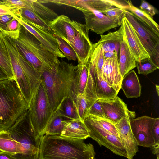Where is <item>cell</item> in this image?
Here are the masks:
<instances>
[{
	"label": "cell",
	"instance_id": "1",
	"mask_svg": "<svg viewBox=\"0 0 159 159\" xmlns=\"http://www.w3.org/2000/svg\"><path fill=\"white\" fill-rule=\"evenodd\" d=\"M78 69V64L75 66L62 61L55 70L44 72L41 75L54 114L67 98H71L76 105L75 87Z\"/></svg>",
	"mask_w": 159,
	"mask_h": 159
},
{
	"label": "cell",
	"instance_id": "2",
	"mask_svg": "<svg viewBox=\"0 0 159 159\" xmlns=\"http://www.w3.org/2000/svg\"><path fill=\"white\" fill-rule=\"evenodd\" d=\"M84 140L45 134L38 159H96L93 145Z\"/></svg>",
	"mask_w": 159,
	"mask_h": 159
},
{
	"label": "cell",
	"instance_id": "3",
	"mask_svg": "<svg viewBox=\"0 0 159 159\" xmlns=\"http://www.w3.org/2000/svg\"><path fill=\"white\" fill-rule=\"evenodd\" d=\"M29 107L16 80H0V130L7 129Z\"/></svg>",
	"mask_w": 159,
	"mask_h": 159
},
{
	"label": "cell",
	"instance_id": "4",
	"mask_svg": "<svg viewBox=\"0 0 159 159\" xmlns=\"http://www.w3.org/2000/svg\"><path fill=\"white\" fill-rule=\"evenodd\" d=\"M7 130L17 145L16 153L11 156L13 159H38L42 137L35 132L28 109Z\"/></svg>",
	"mask_w": 159,
	"mask_h": 159
},
{
	"label": "cell",
	"instance_id": "5",
	"mask_svg": "<svg viewBox=\"0 0 159 159\" xmlns=\"http://www.w3.org/2000/svg\"><path fill=\"white\" fill-rule=\"evenodd\" d=\"M27 48L32 61V66L40 76L45 71L55 70L60 61L46 50L40 42L21 25L17 38Z\"/></svg>",
	"mask_w": 159,
	"mask_h": 159
},
{
	"label": "cell",
	"instance_id": "6",
	"mask_svg": "<svg viewBox=\"0 0 159 159\" xmlns=\"http://www.w3.org/2000/svg\"><path fill=\"white\" fill-rule=\"evenodd\" d=\"M28 111L35 133L38 136L43 137L54 113L41 80L31 99Z\"/></svg>",
	"mask_w": 159,
	"mask_h": 159
},
{
	"label": "cell",
	"instance_id": "7",
	"mask_svg": "<svg viewBox=\"0 0 159 159\" xmlns=\"http://www.w3.org/2000/svg\"><path fill=\"white\" fill-rule=\"evenodd\" d=\"M125 16L134 28L153 62L159 67V33L127 10L125 11Z\"/></svg>",
	"mask_w": 159,
	"mask_h": 159
},
{
	"label": "cell",
	"instance_id": "8",
	"mask_svg": "<svg viewBox=\"0 0 159 159\" xmlns=\"http://www.w3.org/2000/svg\"><path fill=\"white\" fill-rule=\"evenodd\" d=\"M83 122L88 131L89 137L100 146H103L114 153L128 159L127 152L120 138L105 130L88 114Z\"/></svg>",
	"mask_w": 159,
	"mask_h": 159
},
{
	"label": "cell",
	"instance_id": "9",
	"mask_svg": "<svg viewBox=\"0 0 159 159\" xmlns=\"http://www.w3.org/2000/svg\"><path fill=\"white\" fill-rule=\"evenodd\" d=\"M10 58L16 81L29 107L34 96L29 81L19 62L15 53V48L8 36H3Z\"/></svg>",
	"mask_w": 159,
	"mask_h": 159
},
{
	"label": "cell",
	"instance_id": "10",
	"mask_svg": "<svg viewBox=\"0 0 159 159\" xmlns=\"http://www.w3.org/2000/svg\"><path fill=\"white\" fill-rule=\"evenodd\" d=\"M84 15L85 25L88 30L102 35L111 29L119 26L118 22L97 11L87 8H80Z\"/></svg>",
	"mask_w": 159,
	"mask_h": 159
},
{
	"label": "cell",
	"instance_id": "11",
	"mask_svg": "<svg viewBox=\"0 0 159 159\" xmlns=\"http://www.w3.org/2000/svg\"><path fill=\"white\" fill-rule=\"evenodd\" d=\"M155 120L143 116L130 120L132 131L138 146L150 148L154 144L152 130Z\"/></svg>",
	"mask_w": 159,
	"mask_h": 159
},
{
	"label": "cell",
	"instance_id": "12",
	"mask_svg": "<svg viewBox=\"0 0 159 159\" xmlns=\"http://www.w3.org/2000/svg\"><path fill=\"white\" fill-rule=\"evenodd\" d=\"M17 19L37 39L46 50L58 58L65 57L58 48V42L54 35L21 17Z\"/></svg>",
	"mask_w": 159,
	"mask_h": 159
},
{
	"label": "cell",
	"instance_id": "13",
	"mask_svg": "<svg viewBox=\"0 0 159 159\" xmlns=\"http://www.w3.org/2000/svg\"><path fill=\"white\" fill-rule=\"evenodd\" d=\"M52 2L77 9L80 8H89L101 12L114 6L126 10L127 5L126 2L124 3L119 1L112 0H53Z\"/></svg>",
	"mask_w": 159,
	"mask_h": 159
},
{
	"label": "cell",
	"instance_id": "14",
	"mask_svg": "<svg viewBox=\"0 0 159 159\" xmlns=\"http://www.w3.org/2000/svg\"><path fill=\"white\" fill-rule=\"evenodd\" d=\"M81 24L71 20L66 16L61 15L49 21L48 25L54 35L61 38L69 44L73 39Z\"/></svg>",
	"mask_w": 159,
	"mask_h": 159
},
{
	"label": "cell",
	"instance_id": "15",
	"mask_svg": "<svg viewBox=\"0 0 159 159\" xmlns=\"http://www.w3.org/2000/svg\"><path fill=\"white\" fill-rule=\"evenodd\" d=\"M89 31L85 24H81L73 39L69 43L76 54L78 64L81 65H85L92 48Z\"/></svg>",
	"mask_w": 159,
	"mask_h": 159
},
{
	"label": "cell",
	"instance_id": "16",
	"mask_svg": "<svg viewBox=\"0 0 159 159\" xmlns=\"http://www.w3.org/2000/svg\"><path fill=\"white\" fill-rule=\"evenodd\" d=\"M120 26L122 30L123 37L136 62L150 57L139 39L134 28L125 16L122 19Z\"/></svg>",
	"mask_w": 159,
	"mask_h": 159
},
{
	"label": "cell",
	"instance_id": "17",
	"mask_svg": "<svg viewBox=\"0 0 159 159\" xmlns=\"http://www.w3.org/2000/svg\"><path fill=\"white\" fill-rule=\"evenodd\" d=\"M134 116V112L128 114L114 124L121 142L127 152L128 159H132L138 151V145L130 125V118Z\"/></svg>",
	"mask_w": 159,
	"mask_h": 159
},
{
	"label": "cell",
	"instance_id": "18",
	"mask_svg": "<svg viewBox=\"0 0 159 159\" xmlns=\"http://www.w3.org/2000/svg\"><path fill=\"white\" fill-rule=\"evenodd\" d=\"M100 101L104 118L113 124L132 113L127 106L118 97L111 99H98Z\"/></svg>",
	"mask_w": 159,
	"mask_h": 159
},
{
	"label": "cell",
	"instance_id": "19",
	"mask_svg": "<svg viewBox=\"0 0 159 159\" xmlns=\"http://www.w3.org/2000/svg\"><path fill=\"white\" fill-rule=\"evenodd\" d=\"M118 54L116 52L111 57L104 59L102 77L118 93L121 89L123 78L120 71Z\"/></svg>",
	"mask_w": 159,
	"mask_h": 159
},
{
	"label": "cell",
	"instance_id": "20",
	"mask_svg": "<svg viewBox=\"0 0 159 159\" xmlns=\"http://www.w3.org/2000/svg\"><path fill=\"white\" fill-rule=\"evenodd\" d=\"M64 128L61 135L83 140L89 137L88 131L83 121L80 119L63 121Z\"/></svg>",
	"mask_w": 159,
	"mask_h": 159
},
{
	"label": "cell",
	"instance_id": "21",
	"mask_svg": "<svg viewBox=\"0 0 159 159\" xmlns=\"http://www.w3.org/2000/svg\"><path fill=\"white\" fill-rule=\"evenodd\" d=\"M121 89L128 98L140 96L141 87L135 71L131 70L125 75L122 81Z\"/></svg>",
	"mask_w": 159,
	"mask_h": 159
},
{
	"label": "cell",
	"instance_id": "22",
	"mask_svg": "<svg viewBox=\"0 0 159 159\" xmlns=\"http://www.w3.org/2000/svg\"><path fill=\"white\" fill-rule=\"evenodd\" d=\"M136 61L131 54L127 44L123 37L120 48L119 65L120 74L122 78L136 67Z\"/></svg>",
	"mask_w": 159,
	"mask_h": 159
},
{
	"label": "cell",
	"instance_id": "23",
	"mask_svg": "<svg viewBox=\"0 0 159 159\" xmlns=\"http://www.w3.org/2000/svg\"><path fill=\"white\" fill-rule=\"evenodd\" d=\"M101 38L97 43L102 46L104 52H116L118 53L123 34L121 26L117 31L109 32L104 35H101Z\"/></svg>",
	"mask_w": 159,
	"mask_h": 159
},
{
	"label": "cell",
	"instance_id": "24",
	"mask_svg": "<svg viewBox=\"0 0 159 159\" xmlns=\"http://www.w3.org/2000/svg\"><path fill=\"white\" fill-rule=\"evenodd\" d=\"M94 72L98 99H111L117 96L118 93L116 91L110 87L102 76L98 75L96 73Z\"/></svg>",
	"mask_w": 159,
	"mask_h": 159
},
{
	"label": "cell",
	"instance_id": "25",
	"mask_svg": "<svg viewBox=\"0 0 159 159\" xmlns=\"http://www.w3.org/2000/svg\"><path fill=\"white\" fill-rule=\"evenodd\" d=\"M4 34H0V66L6 73L9 79L16 80L10 58L4 40L3 35Z\"/></svg>",
	"mask_w": 159,
	"mask_h": 159
},
{
	"label": "cell",
	"instance_id": "26",
	"mask_svg": "<svg viewBox=\"0 0 159 159\" xmlns=\"http://www.w3.org/2000/svg\"><path fill=\"white\" fill-rule=\"evenodd\" d=\"M17 145L7 130H0V151L11 156L17 152Z\"/></svg>",
	"mask_w": 159,
	"mask_h": 159
},
{
	"label": "cell",
	"instance_id": "27",
	"mask_svg": "<svg viewBox=\"0 0 159 159\" xmlns=\"http://www.w3.org/2000/svg\"><path fill=\"white\" fill-rule=\"evenodd\" d=\"M125 1L127 4L126 10L133 13L154 30L159 33V25L154 20L153 17L139 8L134 6L131 1L126 0Z\"/></svg>",
	"mask_w": 159,
	"mask_h": 159
},
{
	"label": "cell",
	"instance_id": "28",
	"mask_svg": "<svg viewBox=\"0 0 159 159\" xmlns=\"http://www.w3.org/2000/svg\"><path fill=\"white\" fill-rule=\"evenodd\" d=\"M20 11L22 18L39 26L54 35L53 32L48 25V22L32 10L26 8H22Z\"/></svg>",
	"mask_w": 159,
	"mask_h": 159
},
{
	"label": "cell",
	"instance_id": "29",
	"mask_svg": "<svg viewBox=\"0 0 159 159\" xmlns=\"http://www.w3.org/2000/svg\"><path fill=\"white\" fill-rule=\"evenodd\" d=\"M57 112L67 120L80 119L76 104L70 98H67L63 101Z\"/></svg>",
	"mask_w": 159,
	"mask_h": 159
},
{
	"label": "cell",
	"instance_id": "30",
	"mask_svg": "<svg viewBox=\"0 0 159 159\" xmlns=\"http://www.w3.org/2000/svg\"><path fill=\"white\" fill-rule=\"evenodd\" d=\"M31 0H0V5L9 9L16 16V18L21 17L20 9L22 8L31 9Z\"/></svg>",
	"mask_w": 159,
	"mask_h": 159
},
{
	"label": "cell",
	"instance_id": "31",
	"mask_svg": "<svg viewBox=\"0 0 159 159\" xmlns=\"http://www.w3.org/2000/svg\"><path fill=\"white\" fill-rule=\"evenodd\" d=\"M67 120L57 112L51 119L46 130L45 134L61 135L64 128L63 121Z\"/></svg>",
	"mask_w": 159,
	"mask_h": 159
},
{
	"label": "cell",
	"instance_id": "32",
	"mask_svg": "<svg viewBox=\"0 0 159 159\" xmlns=\"http://www.w3.org/2000/svg\"><path fill=\"white\" fill-rule=\"evenodd\" d=\"M79 69L75 83V90L76 96L82 94L85 89L88 78V71L85 65L78 64Z\"/></svg>",
	"mask_w": 159,
	"mask_h": 159
},
{
	"label": "cell",
	"instance_id": "33",
	"mask_svg": "<svg viewBox=\"0 0 159 159\" xmlns=\"http://www.w3.org/2000/svg\"><path fill=\"white\" fill-rule=\"evenodd\" d=\"M136 67L139 74L145 75L159 69V67L156 65L150 57L142 59L139 62H136Z\"/></svg>",
	"mask_w": 159,
	"mask_h": 159
},
{
	"label": "cell",
	"instance_id": "34",
	"mask_svg": "<svg viewBox=\"0 0 159 159\" xmlns=\"http://www.w3.org/2000/svg\"><path fill=\"white\" fill-rule=\"evenodd\" d=\"M54 36L57 41L58 48L65 57L69 60L75 61L77 60L76 54L70 45L61 38L55 35Z\"/></svg>",
	"mask_w": 159,
	"mask_h": 159
},
{
	"label": "cell",
	"instance_id": "35",
	"mask_svg": "<svg viewBox=\"0 0 159 159\" xmlns=\"http://www.w3.org/2000/svg\"><path fill=\"white\" fill-rule=\"evenodd\" d=\"M77 109L80 120L82 121L88 114L89 107L87 101L83 94L77 96L76 101Z\"/></svg>",
	"mask_w": 159,
	"mask_h": 159
},
{
	"label": "cell",
	"instance_id": "36",
	"mask_svg": "<svg viewBox=\"0 0 159 159\" xmlns=\"http://www.w3.org/2000/svg\"><path fill=\"white\" fill-rule=\"evenodd\" d=\"M126 10L124 9L112 7L102 11L101 13L117 21L119 26H120L122 19L125 17Z\"/></svg>",
	"mask_w": 159,
	"mask_h": 159
},
{
	"label": "cell",
	"instance_id": "37",
	"mask_svg": "<svg viewBox=\"0 0 159 159\" xmlns=\"http://www.w3.org/2000/svg\"><path fill=\"white\" fill-rule=\"evenodd\" d=\"M88 114L105 130L119 138L118 131L114 124L105 118Z\"/></svg>",
	"mask_w": 159,
	"mask_h": 159
},
{
	"label": "cell",
	"instance_id": "38",
	"mask_svg": "<svg viewBox=\"0 0 159 159\" xmlns=\"http://www.w3.org/2000/svg\"><path fill=\"white\" fill-rule=\"evenodd\" d=\"M88 114L104 118L101 102L98 99L95 101L89 108Z\"/></svg>",
	"mask_w": 159,
	"mask_h": 159
},
{
	"label": "cell",
	"instance_id": "39",
	"mask_svg": "<svg viewBox=\"0 0 159 159\" xmlns=\"http://www.w3.org/2000/svg\"><path fill=\"white\" fill-rule=\"evenodd\" d=\"M139 9L153 17L157 13V10L152 5L145 0H142Z\"/></svg>",
	"mask_w": 159,
	"mask_h": 159
},
{
	"label": "cell",
	"instance_id": "40",
	"mask_svg": "<svg viewBox=\"0 0 159 159\" xmlns=\"http://www.w3.org/2000/svg\"><path fill=\"white\" fill-rule=\"evenodd\" d=\"M14 17L9 15L0 16V30L5 34L7 32V24Z\"/></svg>",
	"mask_w": 159,
	"mask_h": 159
},
{
	"label": "cell",
	"instance_id": "41",
	"mask_svg": "<svg viewBox=\"0 0 159 159\" xmlns=\"http://www.w3.org/2000/svg\"><path fill=\"white\" fill-rule=\"evenodd\" d=\"M152 133L154 141V144H159V118H156Z\"/></svg>",
	"mask_w": 159,
	"mask_h": 159
},
{
	"label": "cell",
	"instance_id": "42",
	"mask_svg": "<svg viewBox=\"0 0 159 159\" xmlns=\"http://www.w3.org/2000/svg\"><path fill=\"white\" fill-rule=\"evenodd\" d=\"M8 15L13 16L15 18H16L15 16L10 10L0 5V16Z\"/></svg>",
	"mask_w": 159,
	"mask_h": 159
},
{
	"label": "cell",
	"instance_id": "43",
	"mask_svg": "<svg viewBox=\"0 0 159 159\" xmlns=\"http://www.w3.org/2000/svg\"><path fill=\"white\" fill-rule=\"evenodd\" d=\"M150 148L154 154L159 155V144H153Z\"/></svg>",
	"mask_w": 159,
	"mask_h": 159
},
{
	"label": "cell",
	"instance_id": "44",
	"mask_svg": "<svg viewBox=\"0 0 159 159\" xmlns=\"http://www.w3.org/2000/svg\"><path fill=\"white\" fill-rule=\"evenodd\" d=\"M0 159H13L11 155L0 151Z\"/></svg>",
	"mask_w": 159,
	"mask_h": 159
},
{
	"label": "cell",
	"instance_id": "45",
	"mask_svg": "<svg viewBox=\"0 0 159 159\" xmlns=\"http://www.w3.org/2000/svg\"><path fill=\"white\" fill-rule=\"evenodd\" d=\"M9 79L6 73L0 66V80Z\"/></svg>",
	"mask_w": 159,
	"mask_h": 159
},
{
	"label": "cell",
	"instance_id": "46",
	"mask_svg": "<svg viewBox=\"0 0 159 159\" xmlns=\"http://www.w3.org/2000/svg\"><path fill=\"white\" fill-rule=\"evenodd\" d=\"M116 52L114 51L104 52V59L111 57Z\"/></svg>",
	"mask_w": 159,
	"mask_h": 159
},
{
	"label": "cell",
	"instance_id": "47",
	"mask_svg": "<svg viewBox=\"0 0 159 159\" xmlns=\"http://www.w3.org/2000/svg\"><path fill=\"white\" fill-rule=\"evenodd\" d=\"M156 92L157 93V95L158 96H159V86L158 85H156Z\"/></svg>",
	"mask_w": 159,
	"mask_h": 159
},
{
	"label": "cell",
	"instance_id": "48",
	"mask_svg": "<svg viewBox=\"0 0 159 159\" xmlns=\"http://www.w3.org/2000/svg\"><path fill=\"white\" fill-rule=\"evenodd\" d=\"M5 34L0 30V34Z\"/></svg>",
	"mask_w": 159,
	"mask_h": 159
}]
</instances>
